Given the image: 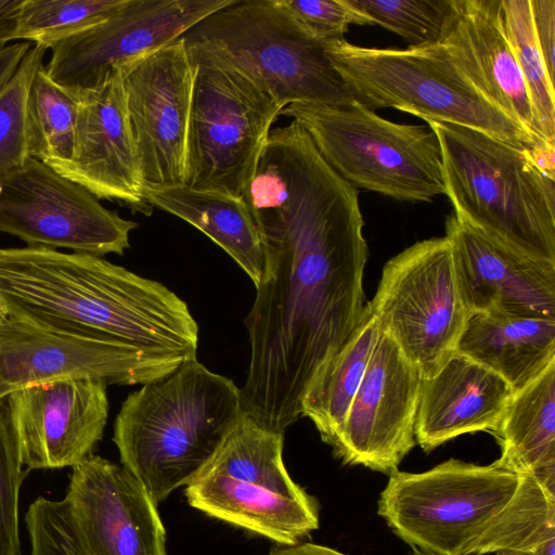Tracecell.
<instances>
[{
	"label": "cell",
	"mask_w": 555,
	"mask_h": 555,
	"mask_svg": "<svg viewBox=\"0 0 555 555\" xmlns=\"http://www.w3.org/2000/svg\"><path fill=\"white\" fill-rule=\"evenodd\" d=\"M242 198L263 270L245 324L250 357L244 412L284 433L320 369L345 345L365 304L367 245L357 189L295 120L271 130Z\"/></svg>",
	"instance_id": "cell-1"
},
{
	"label": "cell",
	"mask_w": 555,
	"mask_h": 555,
	"mask_svg": "<svg viewBox=\"0 0 555 555\" xmlns=\"http://www.w3.org/2000/svg\"><path fill=\"white\" fill-rule=\"evenodd\" d=\"M0 310L70 335L196 358L198 326L186 302L91 254L0 248Z\"/></svg>",
	"instance_id": "cell-2"
},
{
	"label": "cell",
	"mask_w": 555,
	"mask_h": 555,
	"mask_svg": "<svg viewBox=\"0 0 555 555\" xmlns=\"http://www.w3.org/2000/svg\"><path fill=\"white\" fill-rule=\"evenodd\" d=\"M377 512L401 540L436 555H555V490L500 457L397 470Z\"/></svg>",
	"instance_id": "cell-3"
},
{
	"label": "cell",
	"mask_w": 555,
	"mask_h": 555,
	"mask_svg": "<svg viewBox=\"0 0 555 555\" xmlns=\"http://www.w3.org/2000/svg\"><path fill=\"white\" fill-rule=\"evenodd\" d=\"M244 413L241 388L192 358L126 398L113 442L158 505L189 483Z\"/></svg>",
	"instance_id": "cell-4"
},
{
	"label": "cell",
	"mask_w": 555,
	"mask_h": 555,
	"mask_svg": "<svg viewBox=\"0 0 555 555\" xmlns=\"http://www.w3.org/2000/svg\"><path fill=\"white\" fill-rule=\"evenodd\" d=\"M437 137L453 214L493 241L555 264V179L528 150L483 132L426 121Z\"/></svg>",
	"instance_id": "cell-5"
},
{
	"label": "cell",
	"mask_w": 555,
	"mask_h": 555,
	"mask_svg": "<svg viewBox=\"0 0 555 555\" xmlns=\"http://www.w3.org/2000/svg\"><path fill=\"white\" fill-rule=\"evenodd\" d=\"M326 52L358 102L372 111L397 108L518 149L543 142L488 100L441 42L398 50L360 47L344 38L328 41Z\"/></svg>",
	"instance_id": "cell-6"
},
{
	"label": "cell",
	"mask_w": 555,
	"mask_h": 555,
	"mask_svg": "<svg viewBox=\"0 0 555 555\" xmlns=\"http://www.w3.org/2000/svg\"><path fill=\"white\" fill-rule=\"evenodd\" d=\"M181 38L244 73L282 109L358 102L330 60L327 42L308 35L278 0H233Z\"/></svg>",
	"instance_id": "cell-7"
},
{
	"label": "cell",
	"mask_w": 555,
	"mask_h": 555,
	"mask_svg": "<svg viewBox=\"0 0 555 555\" xmlns=\"http://www.w3.org/2000/svg\"><path fill=\"white\" fill-rule=\"evenodd\" d=\"M281 115L297 121L354 189L405 202H431L446 193L440 146L430 128L384 119L360 102L296 103Z\"/></svg>",
	"instance_id": "cell-8"
},
{
	"label": "cell",
	"mask_w": 555,
	"mask_h": 555,
	"mask_svg": "<svg viewBox=\"0 0 555 555\" xmlns=\"http://www.w3.org/2000/svg\"><path fill=\"white\" fill-rule=\"evenodd\" d=\"M193 69L184 184L241 197L282 108L244 73L186 44Z\"/></svg>",
	"instance_id": "cell-9"
},
{
	"label": "cell",
	"mask_w": 555,
	"mask_h": 555,
	"mask_svg": "<svg viewBox=\"0 0 555 555\" xmlns=\"http://www.w3.org/2000/svg\"><path fill=\"white\" fill-rule=\"evenodd\" d=\"M370 302L380 328L424 378L433 376L456 352L469 317L449 238L416 242L389 259Z\"/></svg>",
	"instance_id": "cell-10"
},
{
	"label": "cell",
	"mask_w": 555,
	"mask_h": 555,
	"mask_svg": "<svg viewBox=\"0 0 555 555\" xmlns=\"http://www.w3.org/2000/svg\"><path fill=\"white\" fill-rule=\"evenodd\" d=\"M138 223L105 208L80 184L28 157L0 177V232L27 246L122 255Z\"/></svg>",
	"instance_id": "cell-11"
},
{
	"label": "cell",
	"mask_w": 555,
	"mask_h": 555,
	"mask_svg": "<svg viewBox=\"0 0 555 555\" xmlns=\"http://www.w3.org/2000/svg\"><path fill=\"white\" fill-rule=\"evenodd\" d=\"M185 360L66 334L0 310V402L18 389L64 379L144 385L173 372Z\"/></svg>",
	"instance_id": "cell-12"
},
{
	"label": "cell",
	"mask_w": 555,
	"mask_h": 555,
	"mask_svg": "<svg viewBox=\"0 0 555 555\" xmlns=\"http://www.w3.org/2000/svg\"><path fill=\"white\" fill-rule=\"evenodd\" d=\"M233 0H127L109 18L51 48L48 77L78 99L116 68L181 38Z\"/></svg>",
	"instance_id": "cell-13"
},
{
	"label": "cell",
	"mask_w": 555,
	"mask_h": 555,
	"mask_svg": "<svg viewBox=\"0 0 555 555\" xmlns=\"http://www.w3.org/2000/svg\"><path fill=\"white\" fill-rule=\"evenodd\" d=\"M118 68L144 190L184 184L193 87L184 41L179 38Z\"/></svg>",
	"instance_id": "cell-14"
},
{
	"label": "cell",
	"mask_w": 555,
	"mask_h": 555,
	"mask_svg": "<svg viewBox=\"0 0 555 555\" xmlns=\"http://www.w3.org/2000/svg\"><path fill=\"white\" fill-rule=\"evenodd\" d=\"M422 373L380 328L361 385L333 447L345 464L392 474L414 448Z\"/></svg>",
	"instance_id": "cell-15"
},
{
	"label": "cell",
	"mask_w": 555,
	"mask_h": 555,
	"mask_svg": "<svg viewBox=\"0 0 555 555\" xmlns=\"http://www.w3.org/2000/svg\"><path fill=\"white\" fill-rule=\"evenodd\" d=\"M62 501L81 555H168L157 505L122 465L90 455Z\"/></svg>",
	"instance_id": "cell-16"
},
{
	"label": "cell",
	"mask_w": 555,
	"mask_h": 555,
	"mask_svg": "<svg viewBox=\"0 0 555 555\" xmlns=\"http://www.w3.org/2000/svg\"><path fill=\"white\" fill-rule=\"evenodd\" d=\"M28 470L74 467L93 454L108 418L107 385L64 379L18 389L0 402Z\"/></svg>",
	"instance_id": "cell-17"
},
{
	"label": "cell",
	"mask_w": 555,
	"mask_h": 555,
	"mask_svg": "<svg viewBox=\"0 0 555 555\" xmlns=\"http://www.w3.org/2000/svg\"><path fill=\"white\" fill-rule=\"evenodd\" d=\"M446 236L469 314L555 319V264L493 241L453 212L446 219Z\"/></svg>",
	"instance_id": "cell-18"
},
{
	"label": "cell",
	"mask_w": 555,
	"mask_h": 555,
	"mask_svg": "<svg viewBox=\"0 0 555 555\" xmlns=\"http://www.w3.org/2000/svg\"><path fill=\"white\" fill-rule=\"evenodd\" d=\"M57 172L98 199L118 202L132 211L151 215L153 207L144 198L119 68L78 98L73 157Z\"/></svg>",
	"instance_id": "cell-19"
},
{
	"label": "cell",
	"mask_w": 555,
	"mask_h": 555,
	"mask_svg": "<svg viewBox=\"0 0 555 555\" xmlns=\"http://www.w3.org/2000/svg\"><path fill=\"white\" fill-rule=\"evenodd\" d=\"M439 42L488 100L542 140L507 38L502 0H452Z\"/></svg>",
	"instance_id": "cell-20"
},
{
	"label": "cell",
	"mask_w": 555,
	"mask_h": 555,
	"mask_svg": "<svg viewBox=\"0 0 555 555\" xmlns=\"http://www.w3.org/2000/svg\"><path fill=\"white\" fill-rule=\"evenodd\" d=\"M513 395L501 376L454 352L433 376L422 378L415 441L429 452L464 434H493Z\"/></svg>",
	"instance_id": "cell-21"
},
{
	"label": "cell",
	"mask_w": 555,
	"mask_h": 555,
	"mask_svg": "<svg viewBox=\"0 0 555 555\" xmlns=\"http://www.w3.org/2000/svg\"><path fill=\"white\" fill-rule=\"evenodd\" d=\"M188 503L208 516L294 545L319 528V505L309 495L294 499L217 474L198 473L184 490Z\"/></svg>",
	"instance_id": "cell-22"
},
{
	"label": "cell",
	"mask_w": 555,
	"mask_h": 555,
	"mask_svg": "<svg viewBox=\"0 0 555 555\" xmlns=\"http://www.w3.org/2000/svg\"><path fill=\"white\" fill-rule=\"evenodd\" d=\"M456 352L520 390L555 360V319L469 314Z\"/></svg>",
	"instance_id": "cell-23"
},
{
	"label": "cell",
	"mask_w": 555,
	"mask_h": 555,
	"mask_svg": "<svg viewBox=\"0 0 555 555\" xmlns=\"http://www.w3.org/2000/svg\"><path fill=\"white\" fill-rule=\"evenodd\" d=\"M152 206L192 224L220 246L256 285L263 270V249L244 199L185 184L144 190Z\"/></svg>",
	"instance_id": "cell-24"
},
{
	"label": "cell",
	"mask_w": 555,
	"mask_h": 555,
	"mask_svg": "<svg viewBox=\"0 0 555 555\" xmlns=\"http://www.w3.org/2000/svg\"><path fill=\"white\" fill-rule=\"evenodd\" d=\"M493 435L500 459L555 490V360L514 392Z\"/></svg>",
	"instance_id": "cell-25"
},
{
	"label": "cell",
	"mask_w": 555,
	"mask_h": 555,
	"mask_svg": "<svg viewBox=\"0 0 555 555\" xmlns=\"http://www.w3.org/2000/svg\"><path fill=\"white\" fill-rule=\"evenodd\" d=\"M380 334L370 301L345 345L320 369L301 400V416L308 417L321 439L335 446L352 400L361 385Z\"/></svg>",
	"instance_id": "cell-26"
},
{
	"label": "cell",
	"mask_w": 555,
	"mask_h": 555,
	"mask_svg": "<svg viewBox=\"0 0 555 555\" xmlns=\"http://www.w3.org/2000/svg\"><path fill=\"white\" fill-rule=\"evenodd\" d=\"M198 473L221 475L288 498L306 499L310 495L285 468L283 433L261 426L246 413Z\"/></svg>",
	"instance_id": "cell-27"
},
{
	"label": "cell",
	"mask_w": 555,
	"mask_h": 555,
	"mask_svg": "<svg viewBox=\"0 0 555 555\" xmlns=\"http://www.w3.org/2000/svg\"><path fill=\"white\" fill-rule=\"evenodd\" d=\"M43 65L31 80L26 104L28 156L56 171L73 157L78 99L52 81Z\"/></svg>",
	"instance_id": "cell-28"
},
{
	"label": "cell",
	"mask_w": 555,
	"mask_h": 555,
	"mask_svg": "<svg viewBox=\"0 0 555 555\" xmlns=\"http://www.w3.org/2000/svg\"><path fill=\"white\" fill-rule=\"evenodd\" d=\"M127 0H21L14 41L46 50L109 18Z\"/></svg>",
	"instance_id": "cell-29"
},
{
	"label": "cell",
	"mask_w": 555,
	"mask_h": 555,
	"mask_svg": "<svg viewBox=\"0 0 555 555\" xmlns=\"http://www.w3.org/2000/svg\"><path fill=\"white\" fill-rule=\"evenodd\" d=\"M508 41L521 72L538 135L555 143V82L539 49L529 0H502Z\"/></svg>",
	"instance_id": "cell-30"
},
{
	"label": "cell",
	"mask_w": 555,
	"mask_h": 555,
	"mask_svg": "<svg viewBox=\"0 0 555 555\" xmlns=\"http://www.w3.org/2000/svg\"><path fill=\"white\" fill-rule=\"evenodd\" d=\"M366 14L374 25H380L400 37L408 48L438 43L443 35L452 0H349Z\"/></svg>",
	"instance_id": "cell-31"
},
{
	"label": "cell",
	"mask_w": 555,
	"mask_h": 555,
	"mask_svg": "<svg viewBox=\"0 0 555 555\" xmlns=\"http://www.w3.org/2000/svg\"><path fill=\"white\" fill-rule=\"evenodd\" d=\"M47 50L33 46L16 70L0 88V177L23 166L29 157L26 104L31 80Z\"/></svg>",
	"instance_id": "cell-32"
},
{
	"label": "cell",
	"mask_w": 555,
	"mask_h": 555,
	"mask_svg": "<svg viewBox=\"0 0 555 555\" xmlns=\"http://www.w3.org/2000/svg\"><path fill=\"white\" fill-rule=\"evenodd\" d=\"M28 472L0 406V555H22L20 491Z\"/></svg>",
	"instance_id": "cell-33"
},
{
	"label": "cell",
	"mask_w": 555,
	"mask_h": 555,
	"mask_svg": "<svg viewBox=\"0 0 555 555\" xmlns=\"http://www.w3.org/2000/svg\"><path fill=\"white\" fill-rule=\"evenodd\" d=\"M278 3L308 35L323 42L344 39L350 25H374L349 0H278Z\"/></svg>",
	"instance_id": "cell-34"
},
{
	"label": "cell",
	"mask_w": 555,
	"mask_h": 555,
	"mask_svg": "<svg viewBox=\"0 0 555 555\" xmlns=\"http://www.w3.org/2000/svg\"><path fill=\"white\" fill-rule=\"evenodd\" d=\"M29 555H81L63 501L38 496L25 514Z\"/></svg>",
	"instance_id": "cell-35"
},
{
	"label": "cell",
	"mask_w": 555,
	"mask_h": 555,
	"mask_svg": "<svg viewBox=\"0 0 555 555\" xmlns=\"http://www.w3.org/2000/svg\"><path fill=\"white\" fill-rule=\"evenodd\" d=\"M533 30L548 77L555 72V0H529Z\"/></svg>",
	"instance_id": "cell-36"
},
{
	"label": "cell",
	"mask_w": 555,
	"mask_h": 555,
	"mask_svg": "<svg viewBox=\"0 0 555 555\" xmlns=\"http://www.w3.org/2000/svg\"><path fill=\"white\" fill-rule=\"evenodd\" d=\"M34 44L26 41L10 43L0 50V88L16 70L18 64Z\"/></svg>",
	"instance_id": "cell-37"
},
{
	"label": "cell",
	"mask_w": 555,
	"mask_h": 555,
	"mask_svg": "<svg viewBox=\"0 0 555 555\" xmlns=\"http://www.w3.org/2000/svg\"><path fill=\"white\" fill-rule=\"evenodd\" d=\"M20 3L21 0H0V50L14 41Z\"/></svg>",
	"instance_id": "cell-38"
},
{
	"label": "cell",
	"mask_w": 555,
	"mask_h": 555,
	"mask_svg": "<svg viewBox=\"0 0 555 555\" xmlns=\"http://www.w3.org/2000/svg\"><path fill=\"white\" fill-rule=\"evenodd\" d=\"M534 165L546 176L555 179V143L540 142L528 150Z\"/></svg>",
	"instance_id": "cell-39"
},
{
	"label": "cell",
	"mask_w": 555,
	"mask_h": 555,
	"mask_svg": "<svg viewBox=\"0 0 555 555\" xmlns=\"http://www.w3.org/2000/svg\"><path fill=\"white\" fill-rule=\"evenodd\" d=\"M267 555H347L333 547L311 542L282 545L271 550Z\"/></svg>",
	"instance_id": "cell-40"
},
{
	"label": "cell",
	"mask_w": 555,
	"mask_h": 555,
	"mask_svg": "<svg viewBox=\"0 0 555 555\" xmlns=\"http://www.w3.org/2000/svg\"><path fill=\"white\" fill-rule=\"evenodd\" d=\"M410 555H436L420 548H414V551Z\"/></svg>",
	"instance_id": "cell-41"
}]
</instances>
